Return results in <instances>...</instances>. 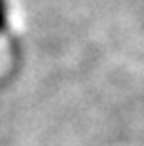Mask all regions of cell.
Masks as SVG:
<instances>
[{"instance_id": "obj_1", "label": "cell", "mask_w": 144, "mask_h": 146, "mask_svg": "<svg viewBox=\"0 0 144 146\" xmlns=\"http://www.w3.org/2000/svg\"><path fill=\"white\" fill-rule=\"evenodd\" d=\"M6 23H9V2L0 0V34L6 29Z\"/></svg>"}]
</instances>
